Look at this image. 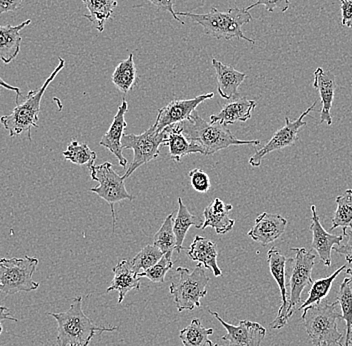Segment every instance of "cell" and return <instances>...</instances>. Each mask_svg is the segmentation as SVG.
<instances>
[{
    "label": "cell",
    "mask_w": 352,
    "mask_h": 346,
    "mask_svg": "<svg viewBox=\"0 0 352 346\" xmlns=\"http://www.w3.org/2000/svg\"><path fill=\"white\" fill-rule=\"evenodd\" d=\"M312 217L309 229L312 233V249L318 253L321 261L325 266L329 268L331 266V251L334 246H340L342 242L344 235H334L327 233L320 224V218L316 211V206H310Z\"/></svg>",
    "instance_id": "cell-15"
},
{
    "label": "cell",
    "mask_w": 352,
    "mask_h": 346,
    "mask_svg": "<svg viewBox=\"0 0 352 346\" xmlns=\"http://www.w3.org/2000/svg\"><path fill=\"white\" fill-rule=\"evenodd\" d=\"M112 272H113V279L107 288V292L116 290L118 292V303H122L127 293L131 290H140L142 277L136 274L129 260H121L118 266H114Z\"/></svg>",
    "instance_id": "cell-22"
},
{
    "label": "cell",
    "mask_w": 352,
    "mask_h": 346,
    "mask_svg": "<svg viewBox=\"0 0 352 346\" xmlns=\"http://www.w3.org/2000/svg\"><path fill=\"white\" fill-rule=\"evenodd\" d=\"M88 14L83 15L91 22L92 25L99 32L104 30L105 23L111 19L112 13L118 6L116 0H82Z\"/></svg>",
    "instance_id": "cell-27"
},
{
    "label": "cell",
    "mask_w": 352,
    "mask_h": 346,
    "mask_svg": "<svg viewBox=\"0 0 352 346\" xmlns=\"http://www.w3.org/2000/svg\"><path fill=\"white\" fill-rule=\"evenodd\" d=\"M336 301L340 304L342 310V321L346 323V336H345L344 346H349L352 334V288L349 279H343L341 282Z\"/></svg>",
    "instance_id": "cell-32"
},
{
    "label": "cell",
    "mask_w": 352,
    "mask_h": 346,
    "mask_svg": "<svg viewBox=\"0 0 352 346\" xmlns=\"http://www.w3.org/2000/svg\"><path fill=\"white\" fill-rule=\"evenodd\" d=\"M22 0H0V13L13 12L21 8Z\"/></svg>",
    "instance_id": "cell-42"
},
{
    "label": "cell",
    "mask_w": 352,
    "mask_h": 346,
    "mask_svg": "<svg viewBox=\"0 0 352 346\" xmlns=\"http://www.w3.org/2000/svg\"><path fill=\"white\" fill-rule=\"evenodd\" d=\"M345 272H346V274L349 275V279H351V283H352V268H347L346 270H345Z\"/></svg>",
    "instance_id": "cell-45"
},
{
    "label": "cell",
    "mask_w": 352,
    "mask_h": 346,
    "mask_svg": "<svg viewBox=\"0 0 352 346\" xmlns=\"http://www.w3.org/2000/svg\"><path fill=\"white\" fill-rule=\"evenodd\" d=\"M0 87L6 88V89L8 90H12V91H14L15 94H16V101L19 102V98L21 96V88L16 87H12V85H8V83H6V81L2 79V77L0 76Z\"/></svg>",
    "instance_id": "cell-44"
},
{
    "label": "cell",
    "mask_w": 352,
    "mask_h": 346,
    "mask_svg": "<svg viewBox=\"0 0 352 346\" xmlns=\"http://www.w3.org/2000/svg\"><path fill=\"white\" fill-rule=\"evenodd\" d=\"M127 109H129V103H127L126 99L123 98L122 102H121L120 107H118V113L114 116L109 129L102 136L100 143H99L101 147L109 149L118 158L120 165L122 167L127 165L126 158L123 156L122 153V138L124 136V130L127 127V122L125 121V113H126Z\"/></svg>",
    "instance_id": "cell-17"
},
{
    "label": "cell",
    "mask_w": 352,
    "mask_h": 346,
    "mask_svg": "<svg viewBox=\"0 0 352 346\" xmlns=\"http://www.w3.org/2000/svg\"><path fill=\"white\" fill-rule=\"evenodd\" d=\"M32 23L30 19L19 25H1L0 24V59L6 65L14 61L21 52L22 30Z\"/></svg>",
    "instance_id": "cell-25"
},
{
    "label": "cell",
    "mask_w": 352,
    "mask_h": 346,
    "mask_svg": "<svg viewBox=\"0 0 352 346\" xmlns=\"http://www.w3.org/2000/svg\"><path fill=\"white\" fill-rule=\"evenodd\" d=\"M256 107V101L243 98H236L226 103L219 113L210 116L211 122L221 125H233L237 121L245 122L252 118V112Z\"/></svg>",
    "instance_id": "cell-24"
},
{
    "label": "cell",
    "mask_w": 352,
    "mask_h": 346,
    "mask_svg": "<svg viewBox=\"0 0 352 346\" xmlns=\"http://www.w3.org/2000/svg\"><path fill=\"white\" fill-rule=\"evenodd\" d=\"M176 272L179 274L177 281L169 286V292L173 295L178 312L195 310L200 307V299L208 294L209 277L206 275L204 266L197 264L192 271L186 268H177Z\"/></svg>",
    "instance_id": "cell-6"
},
{
    "label": "cell",
    "mask_w": 352,
    "mask_h": 346,
    "mask_svg": "<svg viewBox=\"0 0 352 346\" xmlns=\"http://www.w3.org/2000/svg\"><path fill=\"white\" fill-rule=\"evenodd\" d=\"M90 177L98 182V186L90 188L91 193H96L99 197L109 204L111 208L112 228L116 229V217L114 206L123 200H133V196L127 193L125 188L124 180L122 176L116 173L110 162H104L100 165H94L90 167Z\"/></svg>",
    "instance_id": "cell-8"
},
{
    "label": "cell",
    "mask_w": 352,
    "mask_h": 346,
    "mask_svg": "<svg viewBox=\"0 0 352 346\" xmlns=\"http://www.w3.org/2000/svg\"><path fill=\"white\" fill-rule=\"evenodd\" d=\"M213 346H221V345H214Z\"/></svg>",
    "instance_id": "cell-48"
},
{
    "label": "cell",
    "mask_w": 352,
    "mask_h": 346,
    "mask_svg": "<svg viewBox=\"0 0 352 346\" xmlns=\"http://www.w3.org/2000/svg\"><path fill=\"white\" fill-rule=\"evenodd\" d=\"M219 248L217 244L208 238L197 235L191 244L190 248L187 250V257L197 264H202L204 268H208L213 272L215 277H222L221 270L217 264Z\"/></svg>",
    "instance_id": "cell-19"
},
{
    "label": "cell",
    "mask_w": 352,
    "mask_h": 346,
    "mask_svg": "<svg viewBox=\"0 0 352 346\" xmlns=\"http://www.w3.org/2000/svg\"><path fill=\"white\" fill-rule=\"evenodd\" d=\"M164 255L162 251L153 244L146 246L131 260L132 268H133L136 274H140V273L144 272L145 270H149V268L155 266Z\"/></svg>",
    "instance_id": "cell-35"
},
{
    "label": "cell",
    "mask_w": 352,
    "mask_h": 346,
    "mask_svg": "<svg viewBox=\"0 0 352 346\" xmlns=\"http://www.w3.org/2000/svg\"><path fill=\"white\" fill-rule=\"evenodd\" d=\"M188 176L190 178L191 186L197 193H206L210 191V178H209L206 171L200 169H192V171H189Z\"/></svg>",
    "instance_id": "cell-37"
},
{
    "label": "cell",
    "mask_w": 352,
    "mask_h": 346,
    "mask_svg": "<svg viewBox=\"0 0 352 346\" xmlns=\"http://www.w3.org/2000/svg\"><path fill=\"white\" fill-rule=\"evenodd\" d=\"M213 332V328L204 327L199 318H195L190 325L180 330L179 338L184 346H213L209 339Z\"/></svg>",
    "instance_id": "cell-29"
},
{
    "label": "cell",
    "mask_w": 352,
    "mask_h": 346,
    "mask_svg": "<svg viewBox=\"0 0 352 346\" xmlns=\"http://www.w3.org/2000/svg\"><path fill=\"white\" fill-rule=\"evenodd\" d=\"M231 204H226L217 197L204 211V220L201 229L212 228L217 235H226L232 230L235 220L230 217Z\"/></svg>",
    "instance_id": "cell-23"
},
{
    "label": "cell",
    "mask_w": 352,
    "mask_h": 346,
    "mask_svg": "<svg viewBox=\"0 0 352 346\" xmlns=\"http://www.w3.org/2000/svg\"><path fill=\"white\" fill-rule=\"evenodd\" d=\"M346 266H342L332 273L329 277L325 279H318V281L312 282L311 288L308 292V297L307 301L301 304L298 310H303L307 306L314 305V304L321 303L323 299L329 294L330 290L332 288V283L336 281V277L342 272L343 270H346Z\"/></svg>",
    "instance_id": "cell-31"
},
{
    "label": "cell",
    "mask_w": 352,
    "mask_h": 346,
    "mask_svg": "<svg viewBox=\"0 0 352 346\" xmlns=\"http://www.w3.org/2000/svg\"><path fill=\"white\" fill-rule=\"evenodd\" d=\"M209 314L214 316L226 329V334L221 337L222 340L226 341L228 346H261L266 336V329L258 323L250 321H241L239 325H230L226 323L217 312H211Z\"/></svg>",
    "instance_id": "cell-13"
},
{
    "label": "cell",
    "mask_w": 352,
    "mask_h": 346,
    "mask_svg": "<svg viewBox=\"0 0 352 346\" xmlns=\"http://www.w3.org/2000/svg\"><path fill=\"white\" fill-rule=\"evenodd\" d=\"M341 12H342V19H341L342 25L352 28V0H343L341 2Z\"/></svg>",
    "instance_id": "cell-41"
},
{
    "label": "cell",
    "mask_w": 352,
    "mask_h": 346,
    "mask_svg": "<svg viewBox=\"0 0 352 346\" xmlns=\"http://www.w3.org/2000/svg\"><path fill=\"white\" fill-rule=\"evenodd\" d=\"M114 87L120 92L126 94L138 85V77L135 63H134L133 54H129V58L121 61L116 66L111 77Z\"/></svg>",
    "instance_id": "cell-28"
},
{
    "label": "cell",
    "mask_w": 352,
    "mask_h": 346,
    "mask_svg": "<svg viewBox=\"0 0 352 346\" xmlns=\"http://www.w3.org/2000/svg\"><path fill=\"white\" fill-rule=\"evenodd\" d=\"M318 346H329V345H327V343H322V345H318Z\"/></svg>",
    "instance_id": "cell-46"
},
{
    "label": "cell",
    "mask_w": 352,
    "mask_h": 346,
    "mask_svg": "<svg viewBox=\"0 0 352 346\" xmlns=\"http://www.w3.org/2000/svg\"><path fill=\"white\" fill-rule=\"evenodd\" d=\"M147 1L151 2L158 10L167 11V12L170 13L176 21L182 22V24H184V22L180 21L179 17H178L177 12H175L176 0H147Z\"/></svg>",
    "instance_id": "cell-39"
},
{
    "label": "cell",
    "mask_w": 352,
    "mask_h": 346,
    "mask_svg": "<svg viewBox=\"0 0 352 346\" xmlns=\"http://www.w3.org/2000/svg\"><path fill=\"white\" fill-rule=\"evenodd\" d=\"M349 346H352V340L351 341V343H349Z\"/></svg>",
    "instance_id": "cell-47"
},
{
    "label": "cell",
    "mask_w": 352,
    "mask_h": 346,
    "mask_svg": "<svg viewBox=\"0 0 352 346\" xmlns=\"http://www.w3.org/2000/svg\"><path fill=\"white\" fill-rule=\"evenodd\" d=\"M314 87L319 91L321 107L320 123L327 122V125H332L331 107L333 103L336 90V78L333 72L318 67L314 72Z\"/></svg>",
    "instance_id": "cell-18"
},
{
    "label": "cell",
    "mask_w": 352,
    "mask_h": 346,
    "mask_svg": "<svg viewBox=\"0 0 352 346\" xmlns=\"http://www.w3.org/2000/svg\"><path fill=\"white\" fill-rule=\"evenodd\" d=\"M296 252L294 259H288L290 266L289 288L288 295V318L294 315L297 304L301 301V294L307 286L311 285V274L316 264V255L305 248H292Z\"/></svg>",
    "instance_id": "cell-10"
},
{
    "label": "cell",
    "mask_w": 352,
    "mask_h": 346,
    "mask_svg": "<svg viewBox=\"0 0 352 346\" xmlns=\"http://www.w3.org/2000/svg\"><path fill=\"white\" fill-rule=\"evenodd\" d=\"M264 6L268 12H274L275 10H279L281 12H285L288 10L290 6V0H256L255 3L246 8L245 10L250 11L255 6Z\"/></svg>",
    "instance_id": "cell-38"
},
{
    "label": "cell",
    "mask_w": 352,
    "mask_h": 346,
    "mask_svg": "<svg viewBox=\"0 0 352 346\" xmlns=\"http://www.w3.org/2000/svg\"><path fill=\"white\" fill-rule=\"evenodd\" d=\"M66 160H69L74 164L80 165V166H87L88 169L94 166L98 155L96 152L91 151L87 143H79L77 140H72L67 145V149L63 152Z\"/></svg>",
    "instance_id": "cell-33"
},
{
    "label": "cell",
    "mask_w": 352,
    "mask_h": 346,
    "mask_svg": "<svg viewBox=\"0 0 352 346\" xmlns=\"http://www.w3.org/2000/svg\"><path fill=\"white\" fill-rule=\"evenodd\" d=\"M166 138V129L156 131L154 127L140 134H124L122 138L123 149H132L134 152L133 160L129 169L123 174V180H126L136 169L145 163L156 160L160 155V145L164 144Z\"/></svg>",
    "instance_id": "cell-9"
},
{
    "label": "cell",
    "mask_w": 352,
    "mask_h": 346,
    "mask_svg": "<svg viewBox=\"0 0 352 346\" xmlns=\"http://www.w3.org/2000/svg\"><path fill=\"white\" fill-rule=\"evenodd\" d=\"M178 208L177 215L173 220V231L176 237V248L175 250L178 253L184 249V242L186 237L187 231L191 226H195L198 229H201L204 226V220L197 215H193L188 210L186 206H184V200L182 197H178Z\"/></svg>",
    "instance_id": "cell-26"
},
{
    "label": "cell",
    "mask_w": 352,
    "mask_h": 346,
    "mask_svg": "<svg viewBox=\"0 0 352 346\" xmlns=\"http://www.w3.org/2000/svg\"><path fill=\"white\" fill-rule=\"evenodd\" d=\"M173 255H164L162 259L149 270L138 274L140 277H145L153 283L162 284L165 281L167 272L173 268L175 262L171 259Z\"/></svg>",
    "instance_id": "cell-36"
},
{
    "label": "cell",
    "mask_w": 352,
    "mask_h": 346,
    "mask_svg": "<svg viewBox=\"0 0 352 346\" xmlns=\"http://www.w3.org/2000/svg\"><path fill=\"white\" fill-rule=\"evenodd\" d=\"M338 301H327L307 306L303 310L302 321L309 338L316 346L327 343V345H341L342 334L338 330V321L342 314L336 310Z\"/></svg>",
    "instance_id": "cell-4"
},
{
    "label": "cell",
    "mask_w": 352,
    "mask_h": 346,
    "mask_svg": "<svg viewBox=\"0 0 352 346\" xmlns=\"http://www.w3.org/2000/svg\"><path fill=\"white\" fill-rule=\"evenodd\" d=\"M180 17H187L195 23L204 28V32L208 36L217 39H243L254 44L253 39H248L242 32V26L252 21V14L245 8H230L226 12H220L215 8H211L210 11L206 14L191 12H177Z\"/></svg>",
    "instance_id": "cell-3"
},
{
    "label": "cell",
    "mask_w": 352,
    "mask_h": 346,
    "mask_svg": "<svg viewBox=\"0 0 352 346\" xmlns=\"http://www.w3.org/2000/svg\"><path fill=\"white\" fill-rule=\"evenodd\" d=\"M166 138L164 144L168 147L169 155L176 162H182V158L191 153H200L204 155V151L197 142H193L184 133L179 123L166 127Z\"/></svg>",
    "instance_id": "cell-21"
},
{
    "label": "cell",
    "mask_w": 352,
    "mask_h": 346,
    "mask_svg": "<svg viewBox=\"0 0 352 346\" xmlns=\"http://www.w3.org/2000/svg\"><path fill=\"white\" fill-rule=\"evenodd\" d=\"M286 226L287 220L280 215L263 213L256 217L248 235L265 246L278 239L285 233Z\"/></svg>",
    "instance_id": "cell-16"
},
{
    "label": "cell",
    "mask_w": 352,
    "mask_h": 346,
    "mask_svg": "<svg viewBox=\"0 0 352 346\" xmlns=\"http://www.w3.org/2000/svg\"><path fill=\"white\" fill-rule=\"evenodd\" d=\"M212 66L217 72V91L219 96L226 100L239 98V88L248 76L232 66L223 65L215 58L212 59Z\"/></svg>",
    "instance_id": "cell-20"
},
{
    "label": "cell",
    "mask_w": 352,
    "mask_h": 346,
    "mask_svg": "<svg viewBox=\"0 0 352 346\" xmlns=\"http://www.w3.org/2000/svg\"><path fill=\"white\" fill-rule=\"evenodd\" d=\"M316 105H318V100L314 101V105L308 107L296 120L292 121L289 116H286L285 125L275 132L272 140L268 141L263 149H259V151L253 154L252 158H250V164L252 167L261 166L264 156L267 155L270 152L281 151V149L292 147L294 143H296V141H298L299 130H300L301 127L307 125V121H305V118H307L310 112L314 111Z\"/></svg>",
    "instance_id": "cell-11"
},
{
    "label": "cell",
    "mask_w": 352,
    "mask_h": 346,
    "mask_svg": "<svg viewBox=\"0 0 352 346\" xmlns=\"http://www.w3.org/2000/svg\"><path fill=\"white\" fill-rule=\"evenodd\" d=\"M340 1H341V2H342V1H343V0H340Z\"/></svg>",
    "instance_id": "cell-49"
},
{
    "label": "cell",
    "mask_w": 352,
    "mask_h": 346,
    "mask_svg": "<svg viewBox=\"0 0 352 346\" xmlns=\"http://www.w3.org/2000/svg\"><path fill=\"white\" fill-rule=\"evenodd\" d=\"M82 301V296H77L66 312L47 314L57 323V345L88 346L96 334L118 329V326L100 327L94 325V321L83 312Z\"/></svg>",
    "instance_id": "cell-1"
},
{
    "label": "cell",
    "mask_w": 352,
    "mask_h": 346,
    "mask_svg": "<svg viewBox=\"0 0 352 346\" xmlns=\"http://www.w3.org/2000/svg\"><path fill=\"white\" fill-rule=\"evenodd\" d=\"M184 133L189 140L204 149V155L210 156L233 145H259V140H237L226 125L220 122H208L197 111L190 118L179 123Z\"/></svg>",
    "instance_id": "cell-2"
},
{
    "label": "cell",
    "mask_w": 352,
    "mask_h": 346,
    "mask_svg": "<svg viewBox=\"0 0 352 346\" xmlns=\"http://www.w3.org/2000/svg\"><path fill=\"white\" fill-rule=\"evenodd\" d=\"M338 206L331 219V230L342 228V235H346L347 228H352V189H347L336 198Z\"/></svg>",
    "instance_id": "cell-30"
},
{
    "label": "cell",
    "mask_w": 352,
    "mask_h": 346,
    "mask_svg": "<svg viewBox=\"0 0 352 346\" xmlns=\"http://www.w3.org/2000/svg\"><path fill=\"white\" fill-rule=\"evenodd\" d=\"M214 98L213 92L202 94L191 99H175L158 110L157 118L153 127L156 131H164L166 127L184 122L190 118L198 105L208 99Z\"/></svg>",
    "instance_id": "cell-12"
},
{
    "label": "cell",
    "mask_w": 352,
    "mask_h": 346,
    "mask_svg": "<svg viewBox=\"0 0 352 346\" xmlns=\"http://www.w3.org/2000/svg\"><path fill=\"white\" fill-rule=\"evenodd\" d=\"M38 262L36 257L28 255L23 259L12 257L0 259V292L13 295L36 290L39 283L33 281V274Z\"/></svg>",
    "instance_id": "cell-7"
},
{
    "label": "cell",
    "mask_w": 352,
    "mask_h": 346,
    "mask_svg": "<svg viewBox=\"0 0 352 346\" xmlns=\"http://www.w3.org/2000/svg\"><path fill=\"white\" fill-rule=\"evenodd\" d=\"M267 261L270 264V273H272V277L276 281L279 290H280L281 301H283L278 312H277L276 318L270 323V327L272 329H281L287 325L288 321H289L287 316L288 293L285 281V268L287 259L280 252L279 249L272 248L267 252Z\"/></svg>",
    "instance_id": "cell-14"
},
{
    "label": "cell",
    "mask_w": 352,
    "mask_h": 346,
    "mask_svg": "<svg viewBox=\"0 0 352 346\" xmlns=\"http://www.w3.org/2000/svg\"><path fill=\"white\" fill-rule=\"evenodd\" d=\"M153 246L160 248L164 255H173L176 248V237L173 231V215H167L160 230L153 238Z\"/></svg>",
    "instance_id": "cell-34"
},
{
    "label": "cell",
    "mask_w": 352,
    "mask_h": 346,
    "mask_svg": "<svg viewBox=\"0 0 352 346\" xmlns=\"http://www.w3.org/2000/svg\"><path fill=\"white\" fill-rule=\"evenodd\" d=\"M4 321H14V323H17V318L13 317L12 315L10 314V310L6 306L0 305V337H1L2 332H3V326H2V323H3Z\"/></svg>",
    "instance_id": "cell-43"
},
{
    "label": "cell",
    "mask_w": 352,
    "mask_h": 346,
    "mask_svg": "<svg viewBox=\"0 0 352 346\" xmlns=\"http://www.w3.org/2000/svg\"><path fill=\"white\" fill-rule=\"evenodd\" d=\"M58 59L59 65L46 79L43 87L39 89L30 91L24 102L17 105L10 114L0 118V123L4 129L8 130L11 138L21 136L22 132L28 131V140L32 141V127H38L37 122H38L41 100H43L44 92L65 66V59L61 57H59Z\"/></svg>",
    "instance_id": "cell-5"
},
{
    "label": "cell",
    "mask_w": 352,
    "mask_h": 346,
    "mask_svg": "<svg viewBox=\"0 0 352 346\" xmlns=\"http://www.w3.org/2000/svg\"><path fill=\"white\" fill-rule=\"evenodd\" d=\"M344 237H347L346 242L344 244H340L338 246H334L333 250L336 252L340 253V255H344L345 260L349 263H352V228L349 233Z\"/></svg>",
    "instance_id": "cell-40"
}]
</instances>
